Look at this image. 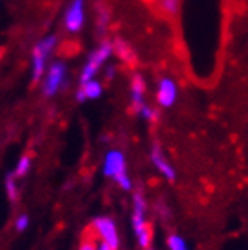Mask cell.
I'll list each match as a JSON object with an SVG mask.
<instances>
[{"mask_svg": "<svg viewBox=\"0 0 248 250\" xmlns=\"http://www.w3.org/2000/svg\"><path fill=\"white\" fill-rule=\"evenodd\" d=\"M103 174L107 178H112L120 187L125 190H130V180L127 176V167H125V158L120 150H111L107 152L105 162H103Z\"/></svg>", "mask_w": 248, "mask_h": 250, "instance_id": "obj_1", "label": "cell"}, {"mask_svg": "<svg viewBox=\"0 0 248 250\" xmlns=\"http://www.w3.org/2000/svg\"><path fill=\"white\" fill-rule=\"evenodd\" d=\"M29 167H31V160L27 156L20 158V162L17 163V169L13 172V178H24V176L29 172Z\"/></svg>", "mask_w": 248, "mask_h": 250, "instance_id": "obj_12", "label": "cell"}, {"mask_svg": "<svg viewBox=\"0 0 248 250\" xmlns=\"http://www.w3.org/2000/svg\"><path fill=\"white\" fill-rule=\"evenodd\" d=\"M93 230L100 243L107 245L112 250L118 249L120 245L118 229H116V225H114V221L111 218H96L93 223Z\"/></svg>", "mask_w": 248, "mask_h": 250, "instance_id": "obj_4", "label": "cell"}, {"mask_svg": "<svg viewBox=\"0 0 248 250\" xmlns=\"http://www.w3.org/2000/svg\"><path fill=\"white\" fill-rule=\"evenodd\" d=\"M147 2H152V0H147Z\"/></svg>", "mask_w": 248, "mask_h": 250, "instance_id": "obj_20", "label": "cell"}, {"mask_svg": "<svg viewBox=\"0 0 248 250\" xmlns=\"http://www.w3.org/2000/svg\"><path fill=\"white\" fill-rule=\"evenodd\" d=\"M102 94V85L96 80L82 82V89L78 93V100H94Z\"/></svg>", "mask_w": 248, "mask_h": 250, "instance_id": "obj_10", "label": "cell"}, {"mask_svg": "<svg viewBox=\"0 0 248 250\" xmlns=\"http://www.w3.org/2000/svg\"><path fill=\"white\" fill-rule=\"evenodd\" d=\"M176 94H178L176 83L170 78H163L158 85V102L163 107H170L176 102Z\"/></svg>", "mask_w": 248, "mask_h": 250, "instance_id": "obj_8", "label": "cell"}, {"mask_svg": "<svg viewBox=\"0 0 248 250\" xmlns=\"http://www.w3.org/2000/svg\"><path fill=\"white\" fill-rule=\"evenodd\" d=\"M132 227L138 236V243L143 249H149L150 245V227L145 221V201L140 194L134 196V212H132Z\"/></svg>", "mask_w": 248, "mask_h": 250, "instance_id": "obj_2", "label": "cell"}, {"mask_svg": "<svg viewBox=\"0 0 248 250\" xmlns=\"http://www.w3.org/2000/svg\"><path fill=\"white\" fill-rule=\"evenodd\" d=\"M27 223H29V219H27V216H19V219H17V230H25L27 229Z\"/></svg>", "mask_w": 248, "mask_h": 250, "instance_id": "obj_18", "label": "cell"}, {"mask_svg": "<svg viewBox=\"0 0 248 250\" xmlns=\"http://www.w3.org/2000/svg\"><path fill=\"white\" fill-rule=\"evenodd\" d=\"M112 49L114 47L111 44H103L102 47L94 51L93 55L89 57V60H87L83 71H82V82L93 80V76H96V73H98V69L103 65V62H107V58L111 57Z\"/></svg>", "mask_w": 248, "mask_h": 250, "instance_id": "obj_5", "label": "cell"}, {"mask_svg": "<svg viewBox=\"0 0 248 250\" xmlns=\"http://www.w3.org/2000/svg\"><path fill=\"white\" fill-rule=\"evenodd\" d=\"M85 20V9H83V0H73V4L65 11V29L69 33H78Z\"/></svg>", "mask_w": 248, "mask_h": 250, "instance_id": "obj_7", "label": "cell"}, {"mask_svg": "<svg viewBox=\"0 0 248 250\" xmlns=\"http://www.w3.org/2000/svg\"><path fill=\"white\" fill-rule=\"evenodd\" d=\"M168 249L170 250H186V241L181 236H170L168 238Z\"/></svg>", "mask_w": 248, "mask_h": 250, "instance_id": "obj_14", "label": "cell"}, {"mask_svg": "<svg viewBox=\"0 0 248 250\" xmlns=\"http://www.w3.org/2000/svg\"><path fill=\"white\" fill-rule=\"evenodd\" d=\"M143 93H145V83H143L142 76H134V80H132V104L138 111L143 105Z\"/></svg>", "mask_w": 248, "mask_h": 250, "instance_id": "obj_11", "label": "cell"}, {"mask_svg": "<svg viewBox=\"0 0 248 250\" xmlns=\"http://www.w3.org/2000/svg\"><path fill=\"white\" fill-rule=\"evenodd\" d=\"M98 250H112V249H109V247L103 243H98Z\"/></svg>", "mask_w": 248, "mask_h": 250, "instance_id": "obj_19", "label": "cell"}, {"mask_svg": "<svg viewBox=\"0 0 248 250\" xmlns=\"http://www.w3.org/2000/svg\"><path fill=\"white\" fill-rule=\"evenodd\" d=\"M6 187H7V196H9V200L17 201V198H19V187H17V182H15V178H13V176L7 178Z\"/></svg>", "mask_w": 248, "mask_h": 250, "instance_id": "obj_15", "label": "cell"}, {"mask_svg": "<svg viewBox=\"0 0 248 250\" xmlns=\"http://www.w3.org/2000/svg\"><path fill=\"white\" fill-rule=\"evenodd\" d=\"M98 243L100 241H96V236L87 234L85 238H83V241H82V245H80V250H98Z\"/></svg>", "mask_w": 248, "mask_h": 250, "instance_id": "obj_16", "label": "cell"}, {"mask_svg": "<svg viewBox=\"0 0 248 250\" xmlns=\"http://www.w3.org/2000/svg\"><path fill=\"white\" fill-rule=\"evenodd\" d=\"M140 113H142V116L145 120H150V122H152V120H156V111H152V109H150L149 105H145V104L140 107Z\"/></svg>", "mask_w": 248, "mask_h": 250, "instance_id": "obj_17", "label": "cell"}, {"mask_svg": "<svg viewBox=\"0 0 248 250\" xmlns=\"http://www.w3.org/2000/svg\"><path fill=\"white\" fill-rule=\"evenodd\" d=\"M145 250H150V249H145Z\"/></svg>", "mask_w": 248, "mask_h": 250, "instance_id": "obj_21", "label": "cell"}, {"mask_svg": "<svg viewBox=\"0 0 248 250\" xmlns=\"http://www.w3.org/2000/svg\"><path fill=\"white\" fill-rule=\"evenodd\" d=\"M56 38L55 37H45L43 40H40L33 51V80L37 82L43 76L45 71V62L49 58L51 51L55 49Z\"/></svg>", "mask_w": 248, "mask_h": 250, "instance_id": "obj_3", "label": "cell"}, {"mask_svg": "<svg viewBox=\"0 0 248 250\" xmlns=\"http://www.w3.org/2000/svg\"><path fill=\"white\" fill-rule=\"evenodd\" d=\"M63 80H65V65L62 62H55L47 69V75H45V83H43L45 94L53 96L63 85Z\"/></svg>", "mask_w": 248, "mask_h": 250, "instance_id": "obj_6", "label": "cell"}, {"mask_svg": "<svg viewBox=\"0 0 248 250\" xmlns=\"http://www.w3.org/2000/svg\"><path fill=\"white\" fill-rule=\"evenodd\" d=\"M152 163L167 180H174V176H176L174 174V169L170 167V163L167 162V158L163 156V152L158 147H154V150H152Z\"/></svg>", "mask_w": 248, "mask_h": 250, "instance_id": "obj_9", "label": "cell"}, {"mask_svg": "<svg viewBox=\"0 0 248 250\" xmlns=\"http://www.w3.org/2000/svg\"><path fill=\"white\" fill-rule=\"evenodd\" d=\"M160 6H162L163 13L176 15L178 9H180V0H160Z\"/></svg>", "mask_w": 248, "mask_h": 250, "instance_id": "obj_13", "label": "cell"}]
</instances>
